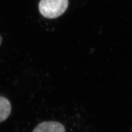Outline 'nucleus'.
Wrapping results in <instances>:
<instances>
[{
  "mask_svg": "<svg viewBox=\"0 0 132 132\" xmlns=\"http://www.w3.org/2000/svg\"><path fill=\"white\" fill-rule=\"evenodd\" d=\"M68 6V0H41L39 8L44 17L54 19L63 14Z\"/></svg>",
  "mask_w": 132,
  "mask_h": 132,
  "instance_id": "f257e3e1",
  "label": "nucleus"
},
{
  "mask_svg": "<svg viewBox=\"0 0 132 132\" xmlns=\"http://www.w3.org/2000/svg\"><path fill=\"white\" fill-rule=\"evenodd\" d=\"M32 132H65V128L59 122H44L40 123Z\"/></svg>",
  "mask_w": 132,
  "mask_h": 132,
  "instance_id": "f03ea898",
  "label": "nucleus"
},
{
  "mask_svg": "<svg viewBox=\"0 0 132 132\" xmlns=\"http://www.w3.org/2000/svg\"><path fill=\"white\" fill-rule=\"evenodd\" d=\"M11 112V103L6 97L0 96V123L5 121Z\"/></svg>",
  "mask_w": 132,
  "mask_h": 132,
  "instance_id": "7ed1b4c3",
  "label": "nucleus"
},
{
  "mask_svg": "<svg viewBox=\"0 0 132 132\" xmlns=\"http://www.w3.org/2000/svg\"><path fill=\"white\" fill-rule=\"evenodd\" d=\"M1 43H2V38H1V36H0V45H1Z\"/></svg>",
  "mask_w": 132,
  "mask_h": 132,
  "instance_id": "20e7f679",
  "label": "nucleus"
}]
</instances>
